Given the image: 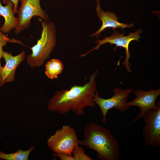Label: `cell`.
Here are the masks:
<instances>
[{
  "instance_id": "obj_4",
  "label": "cell",
  "mask_w": 160,
  "mask_h": 160,
  "mask_svg": "<svg viewBox=\"0 0 160 160\" xmlns=\"http://www.w3.org/2000/svg\"><path fill=\"white\" fill-rule=\"evenodd\" d=\"M80 141L73 128L64 125L50 136L47 141V145L55 153H63L73 156L72 151L75 146L80 144Z\"/></svg>"
},
{
  "instance_id": "obj_19",
  "label": "cell",
  "mask_w": 160,
  "mask_h": 160,
  "mask_svg": "<svg viewBox=\"0 0 160 160\" xmlns=\"http://www.w3.org/2000/svg\"><path fill=\"white\" fill-rule=\"evenodd\" d=\"M3 1V2L4 4H6L8 1L7 0H1Z\"/></svg>"
},
{
  "instance_id": "obj_12",
  "label": "cell",
  "mask_w": 160,
  "mask_h": 160,
  "mask_svg": "<svg viewBox=\"0 0 160 160\" xmlns=\"http://www.w3.org/2000/svg\"><path fill=\"white\" fill-rule=\"evenodd\" d=\"M13 3L8 1L6 5L3 6L0 0V15L4 18L5 22L0 31L4 33H9L12 30L15 29L18 24V18L15 17L13 12Z\"/></svg>"
},
{
  "instance_id": "obj_11",
  "label": "cell",
  "mask_w": 160,
  "mask_h": 160,
  "mask_svg": "<svg viewBox=\"0 0 160 160\" xmlns=\"http://www.w3.org/2000/svg\"><path fill=\"white\" fill-rule=\"evenodd\" d=\"M96 3L97 16L99 18V20L102 21V24L100 28L91 34L90 37L95 36L96 38L98 39L99 36L101 35V33L107 28H111L114 30L117 28L123 30L125 28H129L134 27V25L132 23L128 24L118 22L119 17H117L114 13L108 11L104 12L101 7L100 0H97Z\"/></svg>"
},
{
  "instance_id": "obj_1",
  "label": "cell",
  "mask_w": 160,
  "mask_h": 160,
  "mask_svg": "<svg viewBox=\"0 0 160 160\" xmlns=\"http://www.w3.org/2000/svg\"><path fill=\"white\" fill-rule=\"evenodd\" d=\"M98 73L97 69L90 75L89 82L83 86L75 85L69 89L56 91L48 102V109L61 115L71 111L75 115L81 116L86 107H95L93 99L97 90L96 78Z\"/></svg>"
},
{
  "instance_id": "obj_13",
  "label": "cell",
  "mask_w": 160,
  "mask_h": 160,
  "mask_svg": "<svg viewBox=\"0 0 160 160\" xmlns=\"http://www.w3.org/2000/svg\"><path fill=\"white\" fill-rule=\"evenodd\" d=\"M45 68L46 76L48 79H53L57 78L58 75L62 72L64 69V65L59 60L52 59L47 62Z\"/></svg>"
},
{
  "instance_id": "obj_7",
  "label": "cell",
  "mask_w": 160,
  "mask_h": 160,
  "mask_svg": "<svg viewBox=\"0 0 160 160\" xmlns=\"http://www.w3.org/2000/svg\"><path fill=\"white\" fill-rule=\"evenodd\" d=\"M133 91L132 89H122L115 88L112 92L113 95L108 99L100 97L97 90L95 92L93 101L99 107L103 116L102 122L104 124L106 122V116L108 111L113 108L123 112L129 108L127 105V100L130 94Z\"/></svg>"
},
{
  "instance_id": "obj_14",
  "label": "cell",
  "mask_w": 160,
  "mask_h": 160,
  "mask_svg": "<svg viewBox=\"0 0 160 160\" xmlns=\"http://www.w3.org/2000/svg\"><path fill=\"white\" fill-rule=\"evenodd\" d=\"M34 148V146H32L28 150L23 151L19 149L15 152L10 153L0 151V158L6 160H28L30 154Z\"/></svg>"
},
{
  "instance_id": "obj_9",
  "label": "cell",
  "mask_w": 160,
  "mask_h": 160,
  "mask_svg": "<svg viewBox=\"0 0 160 160\" xmlns=\"http://www.w3.org/2000/svg\"><path fill=\"white\" fill-rule=\"evenodd\" d=\"M134 93L136 96V98L127 102V105L129 107L132 106H138L140 112L139 115L132 121V122L143 118L147 111L150 110L157 109L158 104H155V102L160 95V89L150 90L147 91L141 89L135 90L134 91Z\"/></svg>"
},
{
  "instance_id": "obj_3",
  "label": "cell",
  "mask_w": 160,
  "mask_h": 160,
  "mask_svg": "<svg viewBox=\"0 0 160 160\" xmlns=\"http://www.w3.org/2000/svg\"><path fill=\"white\" fill-rule=\"evenodd\" d=\"M38 19L42 27L41 38L31 48L32 53L26 58L27 63L33 68L40 67L49 58L57 42V31L54 24L40 18Z\"/></svg>"
},
{
  "instance_id": "obj_6",
  "label": "cell",
  "mask_w": 160,
  "mask_h": 160,
  "mask_svg": "<svg viewBox=\"0 0 160 160\" xmlns=\"http://www.w3.org/2000/svg\"><path fill=\"white\" fill-rule=\"evenodd\" d=\"M41 0H20L21 5L18 10V24L15 29L14 33L18 34L28 28L31 19L38 16L43 20L49 22V18L47 13L42 9Z\"/></svg>"
},
{
  "instance_id": "obj_16",
  "label": "cell",
  "mask_w": 160,
  "mask_h": 160,
  "mask_svg": "<svg viewBox=\"0 0 160 160\" xmlns=\"http://www.w3.org/2000/svg\"><path fill=\"white\" fill-rule=\"evenodd\" d=\"M72 153L74 160H92V158L86 155L84 149L79 145L75 146L73 148Z\"/></svg>"
},
{
  "instance_id": "obj_5",
  "label": "cell",
  "mask_w": 160,
  "mask_h": 160,
  "mask_svg": "<svg viewBox=\"0 0 160 160\" xmlns=\"http://www.w3.org/2000/svg\"><path fill=\"white\" fill-rule=\"evenodd\" d=\"M143 30L138 29L134 32H130L127 36H124V33H120L117 31L114 30L113 34L108 37H104V39L102 40H98L94 42L97 43V45L85 53L81 55L80 57H84L89 53L95 50H99L100 47L107 43L110 44H115L116 47L113 49V51L116 50L117 47H122L125 49L126 58L123 64L125 67L127 71L131 72L130 68L131 64L129 62V60L131 57L129 51V45L130 43L133 41H139L140 38V35L143 32Z\"/></svg>"
},
{
  "instance_id": "obj_20",
  "label": "cell",
  "mask_w": 160,
  "mask_h": 160,
  "mask_svg": "<svg viewBox=\"0 0 160 160\" xmlns=\"http://www.w3.org/2000/svg\"><path fill=\"white\" fill-rule=\"evenodd\" d=\"M1 159L0 158V160Z\"/></svg>"
},
{
  "instance_id": "obj_10",
  "label": "cell",
  "mask_w": 160,
  "mask_h": 160,
  "mask_svg": "<svg viewBox=\"0 0 160 160\" xmlns=\"http://www.w3.org/2000/svg\"><path fill=\"white\" fill-rule=\"evenodd\" d=\"M25 57L24 51L15 56H12L10 52H4L2 57L5 60V64L0 68V87L6 83L14 81L16 69L24 60Z\"/></svg>"
},
{
  "instance_id": "obj_15",
  "label": "cell",
  "mask_w": 160,
  "mask_h": 160,
  "mask_svg": "<svg viewBox=\"0 0 160 160\" xmlns=\"http://www.w3.org/2000/svg\"><path fill=\"white\" fill-rule=\"evenodd\" d=\"M8 43H15L21 44L19 40H16L15 38L10 39L7 34H4L0 31V68L1 67L0 60L2 57L4 52L3 50V47L5 46Z\"/></svg>"
},
{
  "instance_id": "obj_8",
  "label": "cell",
  "mask_w": 160,
  "mask_h": 160,
  "mask_svg": "<svg viewBox=\"0 0 160 160\" xmlns=\"http://www.w3.org/2000/svg\"><path fill=\"white\" fill-rule=\"evenodd\" d=\"M156 110L147 111L143 117L145 124L142 133L146 145L154 148L160 146V102Z\"/></svg>"
},
{
  "instance_id": "obj_2",
  "label": "cell",
  "mask_w": 160,
  "mask_h": 160,
  "mask_svg": "<svg viewBox=\"0 0 160 160\" xmlns=\"http://www.w3.org/2000/svg\"><path fill=\"white\" fill-rule=\"evenodd\" d=\"M81 145L95 151L97 157L102 160H119L120 155L118 140L110 130L101 125L91 123L85 127Z\"/></svg>"
},
{
  "instance_id": "obj_18",
  "label": "cell",
  "mask_w": 160,
  "mask_h": 160,
  "mask_svg": "<svg viewBox=\"0 0 160 160\" xmlns=\"http://www.w3.org/2000/svg\"><path fill=\"white\" fill-rule=\"evenodd\" d=\"M12 2L13 4V11L14 14H16L18 12L17 7L19 0H7Z\"/></svg>"
},
{
  "instance_id": "obj_17",
  "label": "cell",
  "mask_w": 160,
  "mask_h": 160,
  "mask_svg": "<svg viewBox=\"0 0 160 160\" xmlns=\"http://www.w3.org/2000/svg\"><path fill=\"white\" fill-rule=\"evenodd\" d=\"M54 157H58L61 160H74L73 156L69 155L66 153H54L53 154Z\"/></svg>"
}]
</instances>
